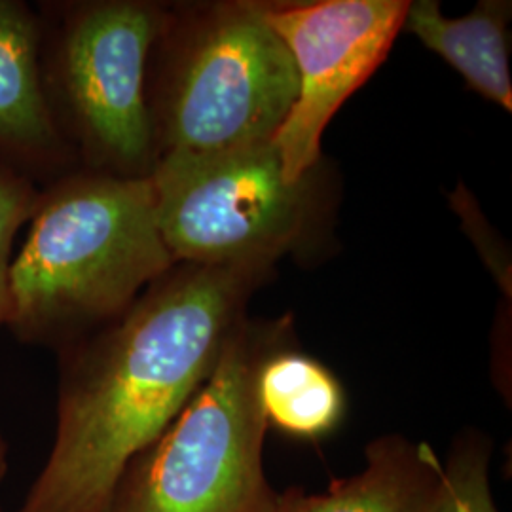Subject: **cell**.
Returning <instances> with one entry per match:
<instances>
[{"label": "cell", "instance_id": "obj_1", "mask_svg": "<svg viewBox=\"0 0 512 512\" xmlns=\"http://www.w3.org/2000/svg\"><path fill=\"white\" fill-rule=\"evenodd\" d=\"M262 266L175 264L59 351L54 442L16 512H105L129 463L217 366Z\"/></svg>", "mask_w": 512, "mask_h": 512}, {"label": "cell", "instance_id": "obj_2", "mask_svg": "<svg viewBox=\"0 0 512 512\" xmlns=\"http://www.w3.org/2000/svg\"><path fill=\"white\" fill-rule=\"evenodd\" d=\"M173 266L150 179L78 167L38 188L6 329L59 353L124 315Z\"/></svg>", "mask_w": 512, "mask_h": 512}, {"label": "cell", "instance_id": "obj_3", "mask_svg": "<svg viewBox=\"0 0 512 512\" xmlns=\"http://www.w3.org/2000/svg\"><path fill=\"white\" fill-rule=\"evenodd\" d=\"M158 156L272 143L298 95L293 55L258 2L165 10L148 63Z\"/></svg>", "mask_w": 512, "mask_h": 512}, {"label": "cell", "instance_id": "obj_4", "mask_svg": "<svg viewBox=\"0 0 512 512\" xmlns=\"http://www.w3.org/2000/svg\"><path fill=\"white\" fill-rule=\"evenodd\" d=\"M35 6L46 103L78 165L148 177L158 160L148 63L165 8L143 0H42Z\"/></svg>", "mask_w": 512, "mask_h": 512}, {"label": "cell", "instance_id": "obj_5", "mask_svg": "<svg viewBox=\"0 0 512 512\" xmlns=\"http://www.w3.org/2000/svg\"><path fill=\"white\" fill-rule=\"evenodd\" d=\"M279 348L281 327L241 321L181 414L129 463L105 512H275L258 374Z\"/></svg>", "mask_w": 512, "mask_h": 512}, {"label": "cell", "instance_id": "obj_6", "mask_svg": "<svg viewBox=\"0 0 512 512\" xmlns=\"http://www.w3.org/2000/svg\"><path fill=\"white\" fill-rule=\"evenodd\" d=\"M148 179L175 264L266 268L293 247L308 219V179L289 183L272 143L165 152Z\"/></svg>", "mask_w": 512, "mask_h": 512}, {"label": "cell", "instance_id": "obj_7", "mask_svg": "<svg viewBox=\"0 0 512 512\" xmlns=\"http://www.w3.org/2000/svg\"><path fill=\"white\" fill-rule=\"evenodd\" d=\"M268 25L293 55L298 95L275 148L283 177L306 181L319 162L334 114L384 63L403 29L404 0H317L260 4Z\"/></svg>", "mask_w": 512, "mask_h": 512}, {"label": "cell", "instance_id": "obj_8", "mask_svg": "<svg viewBox=\"0 0 512 512\" xmlns=\"http://www.w3.org/2000/svg\"><path fill=\"white\" fill-rule=\"evenodd\" d=\"M0 167L38 188L80 167L46 103L37 6L25 0H0Z\"/></svg>", "mask_w": 512, "mask_h": 512}, {"label": "cell", "instance_id": "obj_9", "mask_svg": "<svg viewBox=\"0 0 512 512\" xmlns=\"http://www.w3.org/2000/svg\"><path fill=\"white\" fill-rule=\"evenodd\" d=\"M442 471L429 444L382 437L366 448L363 473L332 482L325 494L289 490L277 497L275 512H425Z\"/></svg>", "mask_w": 512, "mask_h": 512}, {"label": "cell", "instance_id": "obj_10", "mask_svg": "<svg viewBox=\"0 0 512 512\" xmlns=\"http://www.w3.org/2000/svg\"><path fill=\"white\" fill-rule=\"evenodd\" d=\"M511 4L484 0L465 18H446L435 0L408 2L403 29L454 67L484 99L512 110L509 71Z\"/></svg>", "mask_w": 512, "mask_h": 512}, {"label": "cell", "instance_id": "obj_11", "mask_svg": "<svg viewBox=\"0 0 512 512\" xmlns=\"http://www.w3.org/2000/svg\"><path fill=\"white\" fill-rule=\"evenodd\" d=\"M258 399L270 425L296 439H323L344 418L346 395L313 357L275 349L258 374Z\"/></svg>", "mask_w": 512, "mask_h": 512}, {"label": "cell", "instance_id": "obj_12", "mask_svg": "<svg viewBox=\"0 0 512 512\" xmlns=\"http://www.w3.org/2000/svg\"><path fill=\"white\" fill-rule=\"evenodd\" d=\"M490 446L482 437H463L444 465L439 490L425 512H501L490 486Z\"/></svg>", "mask_w": 512, "mask_h": 512}, {"label": "cell", "instance_id": "obj_13", "mask_svg": "<svg viewBox=\"0 0 512 512\" xmlns=\"http://www.w3.org/2000/svg\"><path fill=\"white\" fill-rule=\"evenodd\" d=\"M37 196V184L0 167V329H6L10 317V274L16 239L33 215Z\"/></svg>", "mask_w": 512, "mask_h": 512}, {"label": "cell", "instance_id": "obj_14", "mask_svg": "<svg viewBox=\"0 0 512 512\" xmlns=\"http://www.w3.org/2000/svg\"><path fill=\"white\" fill-rule=\"evenodd\" d=\"M8 454H10L8 440L4 437V433L0 431V486H2L4 478L8 475ZM0 512H4L2 505H0Z\"/></svg>", "mask_w": 512, "mask_h": 512}]
</instances>
